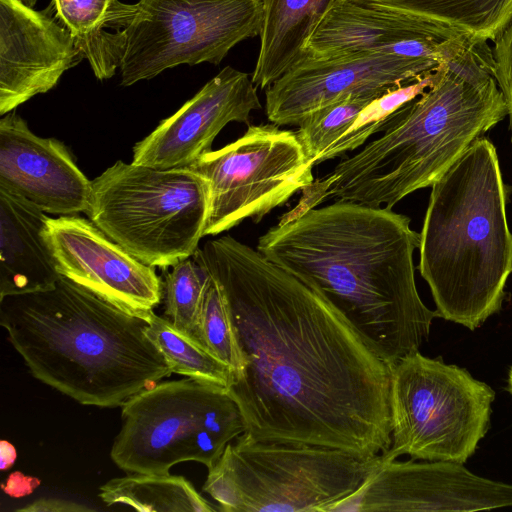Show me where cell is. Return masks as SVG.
I'll return each instance as SVG.
<instances>
[{"label": "cell", "instance_id": "6", "mask_svg": "<svg viewBox=\"0 0 512 512\" xmlns=\"http://www.w3.org/2000/svg\"><path fill=\"white\" fill-rule=\"evenodd\" d=\"M382 461L331 447L260 441L246 432L208 468L202 490L224 512H326Z\"/></svg>", "mask_w": 512, "mask_h": 512}, {"label": "cell", "instance_id": "24", "mask_svg": "<svg viewBox=\"0 0 512 512\" xmlns=\"http://www.w3.org/2000/svg\"><path fill=\"white\" fill-rule=\"evenodd\" d=\"M147 336L161 352L173 373L228 388L231 368L214 356L196 337L176 328L154 312L147 320Z\"/></svg>", "mask_w": 512, "mask_h": 512}, {"label": "cell", "instance_id": "19", "mask_svg": "<svg viewBox=\"0 0 512 512\" xmlns=\"http://www.w3.org/2000/svg\"><path fill=\"white\" fill-rule=\"evenodd\" d=\"M48 218L0 187V298L51 289L61 277L46 236Z\"/></svg>", "mask_w": 512, "mask_h": 512}, {"label": "cell", "instance_id": "18", "mask_svg": "<svg viewBox=\"0 0 512 512\" xmlns=\"http://www.w3.org/2000/svg\"><path fill=\"white\" fill-rule=\"evenodd\" d=\"M0 187L63 216L85 212L91 181L61 141L37 136L11 111L0 119Z\"/></svg>", "mask_w": 512, "mask_h": 512}, {"label": "cell", "instance_id": "4", "mask_svg": "<svg viewBox=\"0 0 512 512\" xmlns=\"http://www.w3.org/2000/svg\"><path fill=\"white\" fill-rule=\"evenodd\" d=\"M0 324L34 378L83 405L122 406L173 372L131 315L66 277L0 298Z\"/></svg>", "mask_w": 512, "mask_h": 512}, {"label": "cell", "instance_id": "27", "mask_svg": "<svg viewBox=\"0 0 512 512\" xmlns=\"http://www.w3.org/2000/svg\"><path fill=\"white\" fill-rule=\"evenodd\" d=\"M433 72L421 80L393 90L370 103L352 126L316 161L315 166L361 146L372 134L380 132L387 117L404 103L422 94L432 83Z\"/></svg>", "mask_w": 512, "mask_h": 512}, {"label": "cell", "instance_id": "8", "mask_svg": "<svg viewBox=\"0 0 512 512\" xmlns=\"http://www.w3.org/2000/svg\"><path fill=\"white\" fill-rule=\"evenodd\" d=\"M121 407L110 457L130 473L165 474L186 461L208 469L247 431L227 388L190 377L147 387Z\"/></svg>", "mask_w": 512, "mask_h": 512}, {"label": "cell", "instance_id": "32", "mask_svg": "<svg viewBox=\"0 0 512 512\" xmlns=\"http://www.w3.org/2000/svg\"><path fill=\"white\" fill-rule=\"evenodd\" d=\"M17 459L16 448L8 441H0V468L2 471L10 469Z\"/></svg>", "mask_w": 512, "mask_h": 512}, {"label": "cell", "instance_id": "1", "mask_svg": "<svg viewBox=\"0 0 512 512\" xmlns=\"http://www.w3.org/2000/svg\"><path fill=\"white\" fill-rule=\"evenodd\" d=\"M193 257L225 300L241 367L227 388L260 441L372 457L391 444L393 366L321 293L223 236Z\"/></svg>", "mask_w": 512, "mask_h": 512}, {"label": "cell", "instance_id": "7", "mask_svg": "<svg viewBox=\"0 0 512 512\" xmlns=\"http://www.w3.org/2000/svg\"><path fill=\"white\" fill-rule=\"evenodd\" d=\"M208 208V182L190 168L119 160L91 181L85 213L131 255L163 269L198 249Z\"/></svg>", "mask_w": 512, "mask_h": 512}, {"label": "cell", "instance_id": "16", "mask_svg": "<svg viewBox=\"0 0 512 512\" xmlns=\"http://www.w3.org/2000/svg\"><path fill=\"white\" fill-rule=\"evenodd\" d=\"M51 7L0 0V115L46 93L83 57Z\"/></svg>", "mask_w": 512, "mask_h": 512}, {"label": "cell", "instance_id": "33", "mask_svg": "<svg viewBox=\"0 0 512 512\" xmlns=\"http://www.w3.org/2000/svg\"><path fill=\"white\" fill-rule=\"evenodd\" d=\"M506 391L512 396V366L508 371Z\"/></svg>", "mask_w": 512, "mask_h": 512}, {"label": "cell", "instance_id": "9", "mask_svg": "<svg viewBox=\"0 0 512 512\" xmlns=\"http://www.w3.org/2000/svg\"><path fill=\"white\" fill-rule=\"evenodd\" d=\"M262 0H139L131 19L106 38L109 77L121 85L178 65L219 64L238 43L260 36Z\"/></svg>", "mask_w": 512, "mask_h": 512}, {"label": "cell", "instance_id": "17", "mask_svg": "<svg viewBox=\"0 0 512 512\" xmlns=\"http://www.w3.org/2000/svg\"><path fill=\"white\" fill-rule=\"evenodd\" d=\"M462 32L407 14L340 0L308 40L311 59L370 52L440 63Z\"/></svg>", "mask_w": 512, "mask_h": 512}, {"label": "cell", "instance_id": "10", "mask_svg": "<svg viewBox=\"0 0 512 512\" xmlns=\"http://www.w3.org/2000/svg\"><path fill=\"white\" fill-rule=\"evenodd\" d=\"M495 391L466 369L419 351L400 359L390 387L391 444L381 457L464 464L490 428Z\"/></svg>", "mask_w": 512, "mask_h": 512}, {"label": "cell", "instance_id": "14", "mask_svg": "<svg viewBox=\"0 0 512 512\" xmlns=\"http://www.w3.org/2000/svg\"><path fill=\"white\" fill-rule=\"evenodd\" d=\"M46 236L57 270L119 309L148 320L163 297V282L149 266L77 214L47 220Z\"/></svg>", "mask_w": 512, "mask_h": 512}, {"label": "cell", "instance_id": "12", "mask_svg": "<svg viewBox=\"0 0 512 512\" xmlns=\"http://www.w3.org/2000/svg\"><path fill=\"white\" fill-rule=\"evenodd\" d=\"M438 62L362 52L328 59L306 57L265 91V112L278 126L298 124L312 112L353 95H383L421 80Z\"/></svg>", "mask_w": 512, "mask_h": 512}, {"label": "cell", "instance_id": "11", "mask_svg": "<svg viewBox=\"0 0 512 512\" xmlns=\"http://www.w3.org/2000/svg\"><path fill=\"white\" fill-rule=\"evenodd\" d=\"M313 167L295 131L249 124L243 136L188 166L209 185L204 236L230 230L245 219L261 221L312 185Z\"/></svg>", "mask_w": 512, "mask_h": 512}, {"label": "cell", "instance_id": "34", "mask_svg": "<svg viewBox=\"0 0 512 512\" xmlns=\"http://www.w3.org/2000/svg\"><path fill=\"white\" fill-rule=\"evenodd\" d=\"M19 1L22 2L23 4H25L26 6L33 8L38 0H19Z\"/></svg>", "mask_w": 512, "mask_h": 512}, {"label": "cell", "instance_id": "3", "mask_svg": "<svg viewBox=\"0 0 512 512\" xmlns=\"http://www.w3.org/2000/svg\"><path fill=\"white\" fill-rule=\"evenodd\" d=\"M488 40L461 33L431 85L392 112L382 134L302 190L295 207L328 199L393 208L431 186L479 137L508 116Z\"/></svg>", "mask_w": 512, "mask_h": 512}, {"label": "cell", "instance_id": "23", "mask_svg": "<svg viewBox=\"0 0 512 512\" xmlns=\"http://www.w3.org/2000/svg\"><path fill=\"white\" fill-rule=\"evenodd\" d=\"M56 17L71 32L94 75L102 67L108 31L122 29L135 12V4L119 0H53Z\"/></svg>", "mask_w": 512, "mask_h": 512}, {"label": "cell", "instance_id": "29", "mask_svg": "<svg viewBox=\"0 0 512 512\" xmlns=\"http://www.w3.org/2000/svg\"><path fill=\"white\" fill-rule=\"evenodd\" d=\"M496 61V80L508 107L509 129L512 140V20L500 36L493 41Z\"/></svg>", "mask_w": 512, "mask_h": 512}, {"label": "cell", "instance_id": "28", "mask_svg": "<svg viewBox=\"0 0 512 512\" xmlns=\"http://www.w3.org/2000/svg\"><path fill=\"white\" fill-rule=\"evenodd\" d=\"M195 337L231 368L233 378L241 367L240 353L225 300L211 276Z\"/></svg>", "mask_w": 512, "mask_h": 512}, {"label": "cell", "instance_id": "2", "mask_svg": "<svg viewBox=\"0 0 512 512\" xmlns=\"http://www.w3.org/2000/svg\"><path fill=\"white\" fill-rule=\"evenodd\" d=\"M410 223L386 206L337 200L292 209L256 249L321 293L394 366L419 351L437 317L416 287L420 233Z\"/></svg>", "mask_w": 512, "mask_h": 512}, {"label": "cell", "instance_id": "20", "mask_svg": "<svg viewBox=\"0 0 512 512\" xmlns=\"http://www.w3.org/2000/svg\"><path fill=\"white\" fill-rule=\"evenodd\" d=\"M260 50L252 81L267 89L307 57L305 46L340 0H262Z\"/></svg>", "mask_w": 512, "mask_h": 512}, {"label": "cell", "instance_id": "5", "mask_svg": "<svg viewBox=\"0 0 512 512\" xmlns=\"http://www.w3.org/2000/svg\"><path fill=\"white\" fill-rule=\"evenodd\" d=\"M418 265L437 317L474 331L498 313L512 273L506 185L494 144L482 136L431 185Z\"/></svg>", "mask_w": 512, "mask_h": 512}, {"label": "cell", "instance_id": "25", "mask_svg": "<svg viewBox=\"0 0 512 512\" xmlns=\"http://www.w3.org/2000/svg\"><path fill=\"white\" fill-rule=\"evenodd\" d=\"M163 270L165 313L176 328L195 337L210 275L193 255Z\"/></svg>", "mask_w": 512, "mask_h": 512}, {"label": "cell", "instance_id": "22", "mask_svg": "<svg viewBox=\"0 0 512 512\" xmlns=\"http://www.w3.org/2000/svg\"><path fill=\"white\" fill-rule=\"evenodd\" d=\"M98 496L107 506L125 505L145 512L218 510L185 477L169 473H132L113 478L100 486Z\"/></svg>", "mask_w": 512, "mask_h": 512}, {"label": "cell", "instance_id": "26", "mask_svg": "<svg viewBox=\"0 0 512 512\" xmlns=\"http://www.w3.org/2000/svg\"><path fill=\"white\" fill-rule=\"evenodd\" d=\"M380 98V97H379ZM371 95H353L320 108L306 116L295 130L307 157L314 164L355 122L374 100Z\"/></svg>", "mask_w": 512, "mask_h": 512}, {"label": "cell", "instance_id": "30", "mask_svg": "<svg viewBox=\"0 0 512 512\" xmlns=\"http://www.w3.org/2000/svg\"><path fill=\"white\" fill-rule=\"evenodd\" d=\"M20 512H87L93 508L64 498H40L17 509Z\"/></svg>", "mask_w": 512, "mask_h": 512}, {"label": "cell", "instance_id": "15", "mask_svg": "<svg viewBox=\"0 0 512 512\" xmlns=\"http://www.w3.org/2000/svg\"><path fill=\"white\" fill-rule=\"evenodd\" d=\"M261 108L249 74L226 66L135 144L132 162L155 169L188 167L211 151L214 139L228 123L249 125L250 113Z\"/></svg>", "mask_w": 512, "mask_h": 512}, {"label": "cell", "instance_id": "21", "mask_svg": "<svg viewBox=\"0 0 512 512\" xmlns=\"http://www.w3.org/2000/svg\"><path fill=\"white\" fill-rule=\"evenodd\" d=\"M494 41L512 20V0H351Z\"/></svg>", "mask_w": 512, "mask_h": 512}, {"label": "cell", "instance_id": "13", "mask_svg": "<svg viewBox=\"0 0 512 512\" xmlns=\"http://www.w3.org/2000/svg\"><path fill=\"white\" fill-rule=\"evenodd\" d=\"M512 507V485L450 461L384 460L326 512L481 511Z\"/></svg>", "mask_w": 512, "mask_h": 512}, {"label": "cell", "instance_id": "31", "mask_svg": "<svg viewBox=\"0 0 512 512\" xmlns=\"http://www.w3.org/2000/svg\"><path fill=\"white\" fill-rule=\"evenodd\" d=\"M41 484L37 477L26 476L20 471L11 473L1 485L5 494L12 498H21L32 494Z\"/></svg>", "mask_w": 512, "mask_h": 512}]
</instances>
